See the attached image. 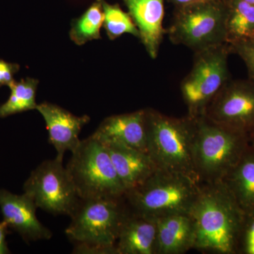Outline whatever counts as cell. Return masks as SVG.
<instances>
[{
  "instance_id": "cell-2",
  "label": "cell",
  "mask_w": 254,
  "mask_h": 254,
  "mask_svg": "<svg viewBox=\"0 0 254 254\" xmlns=\"http://www.w3.org/2000/svg\"><path fill=\"white\" fill-rule=\"evenodd\" d=\"M147 153L157 168L187 175L198 182L193 163L196 118H173L146 109Z\"/></svg>"
},
{
  "instance_id": "cell-21",
  "label": "cell",
  "mask_w": 254,
  "mask_h": 254,
  "mask_svg": "<svg viewBox=\"0 0 254 254\" xmlns=\"http://www.w3.org/2000/svg\"><path fill=\"white\" fill-rule=\"evenodd\" d=\"M103 21L104 14L101 0H98L79 18L72 21L69 33L71 41L77 46H83L87 42L100 39Z\"/></svg>"
},
{
  "instance_id": "cell-19",
  "label": "cell",
  "mask_w": 254,
  "mask_h": 254,
  "mask_svg": "<svg viewBox=\"0 0 254 254\" xmlns=\"http://www.w3.org/2000/svg\"><path fill=\"white\" fill-rule=\"evenodd\" d=\"M227 43L254 38V5L245 0H227Z\"/></svg>"
},
{
  "instance_id": "cell-31",
  "label": "cell",
  "mask_w": 254,
  "mask_h": 254,
  "mask_svg": "<svg viewBox=\"0 0 254 254\" xmlns=\"http://www.w3.org/2000/svg\"></svg>"
},
{
  "instance_id": "cell-13",
  "label": "cell",
  "mask_w": 254,
  "mask_h": 254,
  "mask_svg": "<svg viewBox=\"0 0 254 254\" xmlns=\"http://www.w3.org/2000/svg\"><path fill=\"white\" fill-rule=\"evenodd\" d=\"M92 136L103 143H118L147 153L146 109L108 117Z\"/></svg>"
},
{
  "instance_id": "cell-5",
  "label": "cell",
  "mask_w": 254,
  "mask_h": 254,
  "mask_svg": "<svg viewBox=\"0 0 254 254\" xmlns=\"http://www.w3.org/2000/svg\"><path fill=\"white\" fill-rule=\"evenodd\" d=\"M66 165L80 198H123L126 189L104 143L93 136L81 140Z\"/></svg>"
},
{
  "instance_id": "cell-27",
  "label": "cell",
  "mask_w": 254,
  "mask_h": 254,
  "mask_svg": "<svg viewBox=\"0 0 254 254\" xmlns=\"http://www.w3.org/2000/svg\"><path fill=\"white\" fill-rule=\"evenodd\" d=\"M8 229H9V227L4 220L0 222V254L11 253L6 240V235L9 234Z\"/></svg>"
},
{
  "instance_id": "cell-30",
  "label": "cell",
  "mask_w": 254,
  "mask_h": 254,
  "mask_svg": "<svg viewBox=\"0 0 254 254\" xmlns=\"http://www.w3.org/2000/svg\"><path fill=\"white\" fill-rule=\"evenodd\" d=\"M245 1H247L250 4L254 5V0H245Z\"/></svg>"
},
{
  "instance_id": "cell-7",
  "label": "cell",
  "mask_w": 254,
  "mask_h": 254,
  "mask_svg": "<svg viewBox=\"0 0 254 254\" xmlns=\"http://www.w3.org/2000/svg\"><path fill=\"white\" fill-rule=\"evenodd\" d=\"M129 208L123 198H80L65 230L75 243L116 247L120 227Z\"/></svg>"
},
{
  "instance_id": "cell-23",
  "label": "cell",
  "mask_w": 254,
  "mask_h": 254,
  "mask_svg": "<svg viewBox=\"0 0 254 254\" xmlns=\"http://www.w3.org/2000/svg\"><path fill=\"white\" fill-rule=\"evenodd\" d=\"M237 254H254V210L244 214Z\"/></svg>"
},
{
  "instance_id": "cell-17",
  "label": "cell",
  "mask_w": 254,
  "mask_h": 254,
  "mask_svg": "<svg viewBox=\"0 0 254 254\" xmlns=\"http://www.w3.org/2000/svg\"><path fill=\"white\" fill-rule=\"evenodd\" d=\"M156 254H183L193 249V221L188 213L156 219Z\"/></svg>"
},
{
  "instance_id": "cell-3",
  "label": "cell",
  "mask_w": 254,
  "mask_h": 254,
  "mask_svg": "<svg viewBox=\"0 0 254 254\" xmlns=\"http://www.w3.org/2000/svg\"><path fill=\"white\" fill-rule=\"evenodd\" d=\"M249 135L196 118L193 163L199 183H217L225 178L250 146Z\"/></svg>"
},
{
  "instance_id": "cell-1",
  "label": "cell",
  "mask_w": 254,
  "mask_h": 254,
  "mask_svg": "<svg viewBox=\"0 0 254 254\" xmlns=\"http://www.w3.org/2000/svg\"><path fill=\"white\" fill-rule=\"evenodd\" d=\"M189 214L194 228V250L237 254L245 213L222 182L200 183Z\"/></svg>"
},
{
  "instance_id": "cell-26",
  "label": "cell",
  "mask_w": 254,
  "mask_h": 254,
  "mask_svg": "<svg viewBox=\"0 0 254 254\" xmlns=\"http://www.w3.org/2000/svg\"><path fill=\"white\" fill-rule=\"evenodd\" d=\"M20 66L17 64L7 63L0 59V87L9 86L15 81L14 76Z\"/></svg>"
},
{
  "instance_id": "cell-16",
  "label": "cell",
  "mask_w": 254,
  "mask_h": 254,
  "mask_svg": "<svg viewBox=\"0 0 254 254\" xmlns=\"http://www.w3.org/2000/svg\"><path fill=\"white\" fill-rule=\"evenodd\" d=\"M156 220L128 210L120 227L118 254H156Z\"/></svg>"
},
{
  "instance_id": "cell-4",
  "label": "cell",
  "mask_w": 254,
  "mask_h": 254,
  "mask_svg": "<svg viewBox=\"0 0 254 254\" xmlns=\"http://www.w3.org/2000/svg\"><path fill=\"white\" fill-rule=\"evenodd\" d=\"M200 190V183L183 174L158 170L141 185L125 193L134 213L156 219L190 213Z\"/></svg>"
},
{
  "instance_id": "cell-15",
  "label": "cell",
  "mask_w": 254,
  "mask_h": 254,
  "mask_svg": "<svg viewBox=\"0 0 254 254\" xmlns=\"http://www.w3.org/2000/svg\"><path fill=\"white\" fill-rule=\"evenodd\" d=\"M103 143L126 192L141 185L158 170L145 152L114 142Z\"/></svg>"
},
{
  "instance_id": "cell-22",
  "label": "cell",
  "mask_w": 254,
  "mask_h": 254,
  "mask_svg": "<svg viewBox=\"0 0 254 254\" xmlns=\"http://www.w3.org/2000/svg\"><path fill=\"white\" fill-rule=\"evenodd\" d=\"M104 14L103 27L111 41L128 33L139 38V32L128 13L125 12L118 4H110L101 0Z\"/></svg>"
},
{
  "instance_id": "cell-10",
  "label": "cell",
  "mask_w": 254,
  "mask_h": 254,
  "mask_svg": "<svg viewBox=\"0 0 254 254\" xmlns=\"http://www.w3.org/2000/svg\"><path fill=\"white\" fill-rule=\"evenodd\" d=\"M203 116L249 134L254 128V82L249 78L230 79L210 102Z\"/></svg>"
},
{
  "instance_id": "cell-28",
  "label": "cell",
  "mask_w": 254,
  "mask_h": 254,
  "mask_svg": "<svg viewBox=\"0 0 254 254\" xmlns=\"http://www.w3.org/2000/svg\"><path fill=\"white\" fill-rule=\"evenodd\" d=\"M169 2L175 5V7L185 6V5L196 4V3L205 2L212 0H168Z\"/></svg>"
},
{
  "instance_id": "cell-25",
  "label": "cell",
  "mask_w": 254,
  "mask_h": 254,
  "mask_svg": "<svg viewBox=\"0 0 254 254\" xmlns=\"http://www.w3.org/2000/svg\"><path fill=\"white\" fill-rule=\"evenodd\" d=\"M73 254H118L117 247H105L91 244L76 243Z\"/></svg>"
},
{
  "instance_id": "cell-20",
  "label": "cell",
  "mask_w": 254,
  "mask_h": 254,
  "mask_svg": "<svg viewBox=\"0 0 254 254\" xmlns=\"http://www.w3.org/2000/svg\"><path fill=\"white\" fill-rule=\"evenodd\" d=\"M38 83V80L32 78L13 82L9 86L11 91L9 98L0 104V118L36 110L38 105L36 100Z\"/></svg>"
},
{
  "instance_id": "cell-8",
  "label": "cell",
  "mask_w": 254,
  "mask_h": 254,
  "mask_svg": "<svg viewBox=\"0 0 254 254\" xmlns=\"http://www.w3.org/2000/svg\"><path fill=\"white\" fill-rule=\"evenodd\" d=\"M230 53L227 43L195 52L191 69L180 86L188 116L193 118L203 116L210 102L230 81Z\"/></svg>"
},
{
  "instance_id": "cell-29",
  "label": "cell",
  "mask_w": 254,
  "mask_h": 254,
  "mask_svg": "<svg viewBox=\"0 0 254 254\" xmlns=\"http://www.w3.org/2000/svg\"><path fill=\"white\" fill-rule=\"evenodd\" d=\"M248 135L250 145L254 148V128L249 133Z\"/></svg>"
},
{
  "instance_id": "cell-11",
  "label": "cell",
  "mask_w": 254,
  "mask_h": 254,
  "mask_svg": "<svg viewBox=\"0 0 254 254\" xmlns=\"http://www.w3.org/2000/svg\"><path fill=\"white\" fill-rule=\"evenodd\" d=\"M34 200L26 193L18 195L0 190V209L3 220L26 242L48 240L53 232L44 226L36 216Z\"/></svg>"
},
{
  "instance_id": "cell-24",
  "label": "cell",
  "mask_w": 254,
  "mask_h": 254,
  "mask_svg": "<svg viewBox=\"0 0 254 254\" xmlns=\"http://www.w3.org/2000/svg\"><path fill=\"white\" fill-rule=\"evenodd\" d=\"M228 45L231 53L239 55L243 60L248 71V78L254 82V38L235 42Z\"/></svg>"
},
{
  "instance_id": "cell-18",
  "label": "cell",
  "mask_w": 254,
  "mask_h": 254,
  "mask_svg": "<svg viewBox=\"0 0 254 254\" xmlns=\"http://www.w3.org/2000/svg\"><path fill=\"white\" fill-rule=\"evenodd\" d=\"M221 182L244 213L254 210V148L252 145Z\"/></svg>"
},
{
  "instance_id": "cell-6",
  "label": "cell",
  "mask_w": 254,
  "mask_h": 254,
  "mask_svg": "<svg viewBox=\"0 0 254 254\" xmlns=\"http://www.w3.org/2000/svg\"><path fill=\"white\" fill-rule=\"evenodd\" d=\"M227 0L175 7L166 33L174 44L195 52L227 43Z\"/></svg>"
},
{
  "instance_id": "cell-12",
  "label": "cell",
  "mask_w": 254,
  "mask_h": 254,
  "mask_svg": "<svg viewBox=\"0 0 254 254\" xmlns=\"http://www.w3.org/2000/svg\"><path fill=\"white\" fill-rule=\"evenodd\" d=\"M36 110L46 122L48 141L56 150V158L63 161L64 153L66 151L72 153L79 145L82 128L89 123L91 118L88 115L76 116L58 105L47 102L38 105Z\"/></svg>"
},
{
  "instance_id": "cell-14",
  "label": "cell",
  "mask_w": 254,
  "mask_h": 254,
  "mask_svg": "<svg viewBox=\"0 0 254 254\" xmlns=\"http://www.w3.org/2000/svg\"><path fill=\"white\" fill-rule=\"evenodd\" d=\"M139 32V39L151 59H156L166 31L164 0H123Z\"/></svg>"
},
{
  "instance_id": "cell-9",
  "label": "cell",
  "mask_w": 254,
  "mask_h": 254,
  "mask_svg": "<svg viewBox=\"0 0 254 254\" xmlns=\"http://www.w3.org/2000/svg\"><path fill=\"white\" fill-rule=\"evenodd\" d=\"M23 191L36 206L53 215H71L80 198L63 160H48L32 171Z\"/></svg>"
}]
</instances>
